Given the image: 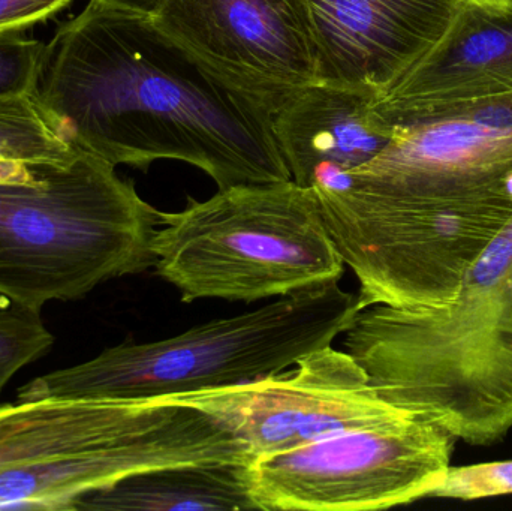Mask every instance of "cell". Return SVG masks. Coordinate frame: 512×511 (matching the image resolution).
<instances>
[{"mask_svg": "<svg viewBox=\"0 0 512 511\" xmlns=\"http://www.w3.org/2000/svg\"><path fill=\"white\" fill-rule=\"evenodd\" d=\"M343 347L384 401L471 446L512 431V219L441 308L372 305Z\"/></svg>", "mask_w": 512, "mask_h": 511, "instance_id": "2", "label": "cell"}, {"mask_svg": "<svg viewBox=\"0 0 512 511\" xmlns=\"http://www.w3.org/2000/svg\"><path fill=\"white\" fill-rule=\"evenodd\" d=\"M42 48L24 30L0 33V99L35 92Z\"/></svg>", "mask_w": 512, "mask_h": 511, "instance_id": "19", "label": "cell"}, {"mask_svg": "<svg viewBox=\"0 0 512 511\" xmlns=\"http://www.w3.org/2000/svg\"><path fill=\"white\" fill-rule=\"evenodd\" d=\"M373 102L370 93L328 81L289 95L273 113V131L292 182L333 186L382 153L394 128Z\"/></svg>", "mask_w": 512, "mask_h": 511, "instance_id": "14", "label": "cell"}, {"mask_svg": "<svg viewBox=\"0 0 512 511\" xmlns=\"http://www.w3.org/2000/svg\"><path fill=\"white\" fill-rule=\"evenodd\" d=\"M512 494V461L448 467L432 498L477 501Z\"/></svg>", "mask_w": 512, "mask_h": 511, "instance_id": "18", "label": "cell"}, {"mask_svg": "<svg viewBox=\"0 0 512 511\" xmlns=\"http://www.w3.org/2000/svg\"><path fill=\"white\" fill-rule=\"evenodd\" d=\"M360 309L358 293L327 282L173 338L107 348L80 365L29 381L17 399L137 401L252 383L333 344Z\"/></svg>", "mask_w": 512, "mask_h": 511, "instance_id": "3", "label": "cell"}, {"mask_svg": "<svg viewBox=\"0 0 512 511\" xmlns=\"http://www.w3.org/2000/svg\"><path fill=\"white\" fill-rule=\"evenodd\" d=\"M505 95H512V0L460 2L441 39L373 108L394 128L427 111Z\"/></svg>", "mask_w": 512, "mask_h": 511, "instance_id": "12", "label": "cell"}, {"mask_svg": "<svg viewBox=\"0 0 512 511\" xmlns=\"http://www.w3.org/2000/svg\"><path fill=\"white\" fill-rule=\"evenodd\" d=\"M245 465L192 464L132 474L75 504L74 511H251Z\"/></svg>", "mask_w": 512, "mask_h": 511, "instance_id": "15", "label": "cell"}, {"mask_svg": "<svg viewBox=\"0 0 512 511\" xmlns=\"http://www.w3.org/2000/svg\"><path fill=\"white\" fill-rule=\"evenodd\" d=\"M171 399L42 398L0 405V473L129 443L167 425Z\"/></svg>", "mask_w": 512, "mask_h": 511, "instance_id": "13", "label": "cell"}, {"mask_svg": "<svg viewBox=\"0 0 512 511\" xmlns=\"http://www.w3.org/2000/svg\"><path fill=\"white\" fill-rule=\"evenodd\" d=\"M155 20L273 113L319 81L307 0H167Z\"/></svg>", "mask_w": 512, "mask_h": 511, "instance_id": "10", "label": "cell"}, {"mask_svg": "<svg viewBox=\"0 0 512 511\" xmlns=\"http://www.w3.org/2000/svg\"><path fill=\"white\" fill-rule=\"evenodd\" d=\"M72 0H0V33L26 30L59 14Z\"/></svg>", "mask_w": 512, "mask_h": 511, "instance_id": "20", "label": "cell"}, {"mask_svg": "<svg viewBox=\"0 0 512 511\" xmlns=\"http://www.w3.org/2000/svg\"><path fill=\"white\" fill-rule=\"evenodd\" d=\"M33 95L77 149L114 167L186 162L219 189L291 180L273 110L152 15L89 0L44 44Z\"/></svg>", "mask_w": 512, "mask_h": 511, "instance_id": "1", "label": "cell"}, {"mask_svg": "<svg viewBox=\"0 0 512 511\" xmlns=\"http://www.w3.org/2000/svg\"><path fill=\"white\" fill-rule=\"evenodd\" d=\"M457 438L412 414L261 456L243 467L261 511H373L432 498Z\"/></svg>", "mask_w": 512, "mask_h": 511, "instance_id": "7", "label": "cell"}, {"mask_svg": "<svg viewBox=\"0 0 512 511\" xmlns=\"http://www.w3.org/2000/svg\"><path fill=\"white\" fill-rule=\"evenodd\" d=\"M156 275L185 303H254L342 278L345 263L312 188L243 183L182 212H162L152 240Z\"/></svg>", "mask_w": 512, "mask_h": 511, "instance_id": "5", "label": "cell"}, {"mask_svg": "<svg viewBox=\"0 0 512 511\" xmlns=\"http://www.w3.org/2000/svg\"><path fill=\"white\" fill-rule=\"evenodd\" d=\"M78 152L33 93L0 99V183L35 185Z\"/></svg>", "mask_w": 512, "mask_h": 511, "instance_id": "16", "label": "cell"}, {"mask_svg": "<svg viewBox=\"0 0 512 511\" xmlns=\"http://www.w3.org/2000/svg\"><path fill=\"white\" fill-rule=\"evenodd\" d=\"M462 0H307L319 81L376 99L444 35Z\"/></svg>", "mask_w": 512, "mask_h": 511, "instance_id": "11", "label": "cell"}, {"mask_svg": "<svg viewBox=\"0 0 512 511\" xmlns=\"http://www.w3.org/2000/svg\"><path fill=\"white\" fill-rule=\"evenodd\" d=\"M53 344L38 311L9 302L0 306V395L17 372L41 359Z\"/></svg>", "mask_w": 512, "mask_h": 511, "instance_id": "17", "label": "cell"}, {"mask_svg": "<svg viewBox=\"0 0 512 511\" xmlns=\"http://www.w3.org/2000/svg\"><path fill=\"white\" fill-rule=\"evenodd\" d=\"M167 399L210 414L255 459L412 416L384 401L357 360L333 345L252 383Z\"/></svg>", "mask_w": 512, "mask_h": 511, "instance_id": "8", "label": "cell"}, {"mask_svg": "<svg viewBox=\"0 0 512 511\" xmlns=\"http://www.w3.org/2000/svg\"><path fill=\"white\" fill-rule=\"evenodd\" d=\"M328 234L357 276L361 308H441L512 219V195L429 203L354 186H313Z\"/></svg>", "mask_w": 512, "mask_h": 511, "instance_id": "6", "label": "cell"}, {"mask_svg": "<svg viewBox=\"0 0 512 511\" xmlns=\"http://www.w3.org/2000/svg\"><path fill=\"white\" fill-rule=\"evenodd\" d=\"M162 212L80 150L35 185L0 183V296L41 312L153 267Z\"/></svg>", "mask_w": 512, "mask_h": 511, "instance_id": "4", "label": "cell"}, {"mask_svg": "<svg viewBox=\"0 0 512 511\" xmlns=\"http://www.w3.org/2000/svg\"><path fill=\"white\" fill-rule=\"evenodd\" d=\"M99 2L156 17L167 0H99Z\"/></svg>", "mask_w": 512, "mask_h": 511, "instance_id": "21", "label": "cell"}, {"mask_svg": "<svg viewBox=\"0 0 512 511\" xmlns=\"http://www.w3.org/2000/svg\"><path fill=\"white\" fill-rule=\"evenodd\" d=\"M462 2H472V3H501V2H505V0H462Z\"/></svg>", "mask_w": 512, "mask_h": 511, "instance_id": "22", "label": "cell"}, {"mask_svg": "<svg viewBox=\"0 0 512 511\" xmlns=\"http://www.w3.org/2000/svg\"><path fill=\"white\" fill-rule=\"evenodd\" d=\"M343 185L429 203L512 195V95L448 105L394 126L390 144Z\"/></svg>", "mask_w": 512, "mask_h": 511, "instance_id": "9", "label": "cell"}]
</instances>
